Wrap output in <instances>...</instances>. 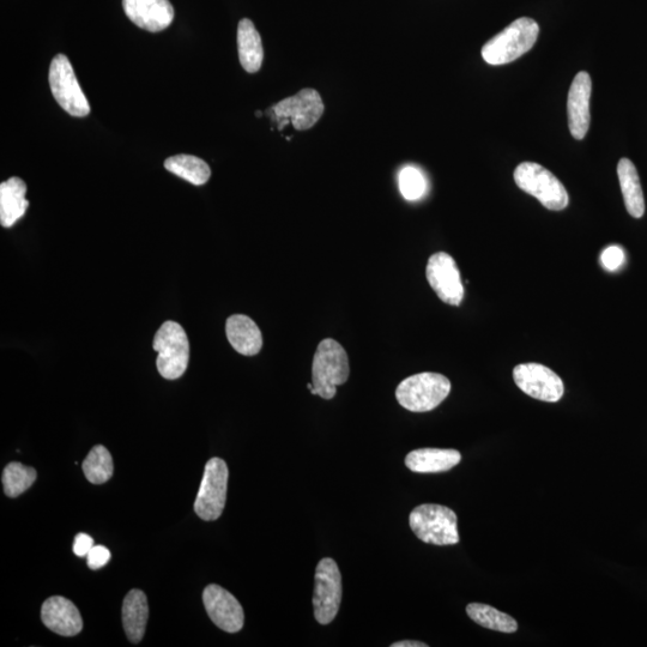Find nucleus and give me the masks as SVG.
Wrapping results in <instances>:
<instances>
[{
    "label": "nucleus",
    "mask_w": 647,
    "mask_h": 647,
    "mask_svg": "<svg viewBox=\"0 0 647 647\" xmlns=\"http://www.w3.org/2000/svg\"><path fill=\"white\" fill-rule=\"evenodd\" d=\"M153 349L157 353L156 367L161 377L175 380L183 377L189 366L190 343L183 328L178 323H163L157 330Z\"/></svg>",
    "instance_id": "39448f33"
},
{
    "label": "nucleus",
    "mask_w": 647,
    "mask_h": 647,
    "mask_svg": "<svg viewBox=\"0 0 647 647\" xmlns=\"http://www.w3.org/2000/svg\"><path fill=\"white\" fill-rule=\"evenodd\" d=\"M111 560V552L105 546H94L87 556L90 570H99Z\"/></svg>",
    "instance_id": "c85d7f7f"
},
{
    "label": "nucleus",
    "mask_w": 647,
    "mask_h": 647,
    "mask_svg": "<svg viewBox=\"0 0 647 647\" xmlns=\"http://www.w3.org/2000/svg\"><path fill=\"white\" fill-rule=\"evenodd\" d=\"M226 334L231 346L241 355L255 356L262 350V331L244 314H234L228 318Z\"/></svg>",
    "instance_id": "f3484780"
},
{
    "label": "nucleus",
    "mask_w": 647,
    "mask_h": 647,
    "mask_svg": "<svg viewBox=\"0 0 647 647\" xmlns=\"http://www.w3.org/2000/svg\"><path fill=\"white\" fill-rule=\"evenodd\" d=\"M513 379L520 390L538 401L556 403L564 396L561 378L540 364H522L513 370Z\"/></svg>",
    "instance_id": "f8f14e48"
},
{
    "label": "nucleus",
    "mask_w": 647,
    "mask_h": 647,
    "mask_svg": "<svg viewBox=\"0 0 647 647\" xmlns=\"http://www.w3.org/2000/svg\"><path fill=\"white\" fill-rule=\"evenodd\" d=\"M36 477H38V474H36L34 468L12 462L6 465L3 471L4 493L9 498L20 497L21 494L27 492L34 485Z\"/></svg>",
    "instance_id": "a878e982"
},
{
    "label": "nucleus",
    "mask_w": 647,
    "mask_h": 647,
    "mask_svg": "<svg viewBox=\"0 0 647 647\" xmlns=\"http://www.w3.org/2000/svg\"><path fill=\"white\" fill-rule=\"evenodd\" d=\"M324 110V102L317 90L302 89L298 94L278 102L271 108L270 114L280 124V130L290 123L295 130L306 131L319 122Z\"/></svg>",
    "instance_id": "9d476101"
},
{
    "label": "nucleus",
    "mask_w": 647,
    "mask_h": 647,
    "mask_svg": "<svg viewBox=\"0 0 647 647\" xmlns=\"http://www.w3.org/2000/svg\"><path fill=\"white\" fill-rule=\"evenodd\" d=\"M467 613L477 625L488 628V630L510 634L518 630L517 621L512 616L499 612L498 609L487 606V604L470 603Z\"/></svg>",
    "instance_id": "b1692460"
},
{
    "label": "nucleus",
    "mask_w": 647,
    "mask_h": 647,
    "mask_svg": "<svg viewBox=\"0 0 647 647\" xmlns=\"http://www.w3.org/2000/svg\"><path fill=\"white\" fill-rule=\"evenodd\" d=\"M591 93V77L588 72L580 71L574 77L567 99L568 128L578 141L585 138L590 128Z\"/></svg>",
    "instance_id": "4468645a"
},
{
    "label": "nucleus",
    "mask_w": 647,
    "mask_h": 647,
    "mask_svg": "<svg viewBox=\"0 0 647 647\" xmlns=\"http://www.w3.org/2000/svg\"><path fill=\"white\" fill-rule=\"evenodd\" d=\"M426 277L438 298L447 305L459 306L464 299V286L461 272L450 255L445 252L435 253L429 258Z\"/></svg>",
    "instance_id": "9b49d317"
},
{
    "label": "nucleus",
    "mask_w": 647,
    "mask_h": 647,
    "mask_svg": "<svg viewBox=\"0 0 647 647\" xmlns=\"http://www.w3.org/2000/svg\"><path fill=\"white\" fill-rule=\"evenodd\" d=\"M50 87L54 99L70 116L87 117L90 105L65 54L54 57L50 66Z\"/></svg>",
    "instance_id": "0eeeda50"
},
{
    "label": "nucleus",
    "mask_w": 647,
    "mask_h": 647,
    "mask_svg": "<svg viewBox=\"0 0 647 647\" xmlns=\"http://www.w3.org/2000/svg\"><path fill=\"white\" fill-rule=\"evenodd\" d=\"M540 27L528 17L518 18L482 48V58L489 65L515 62L535 46Z\"/></svg>",
    "instance_id": "f03ea898"
},
{
    "label": "nucleus",
    "mask_w": 647,
    "mask_h": 647,
    "mask_svg": "<svg viewBox=\"0 0 647 647\" xmlns=\"http://www.w3.org/2000/svg\"><path fill=\"white\" fill-rule=\"evenodd\" d=\"M27 185L21 178L12 177L0 185V223L4 228L15 226L29 207Z\"/></svg>",
    "instance_id": "6ab92c4d"
},
{
    "label": "nucleus",
    "mask_w": 647,
    "mask_h": 647,
    "mask_svg": "<svg viewBox=\"0 0 647 647\" xmlns=\"http://www.w3.org/2000/svg\"><path fill=\"white\" fill-rule=\"evenodd\" d=\"M451 382L443 374L425 372L404 379L398 385L396 398L403 408L413 413H427L445 401Z\"/></svg>",
    "instance_id": "7ed1b4c3"
},
{
    "label": "nucleus",
    "mask_w": 647,
    "mask_h": 647,
    "mask_svg": "<svg viewBox=\"0 0 647 647\" xmlns=\"http://www.w3.org/2000/svg\"><path fill=\"white\" fill-rule=\"evenodd\" d=\"M123 9L137 27L150 33L162 32L174 20V9L169 0H123Z\"/></svg>",
    "instance_id": "2eb2a0df"
},
{
    "label": "nucleus",
    "mask_w": 647,
    "mask_h": 647,
    "mask_svg": "<svg viewBox=\"0 0 647 647\" xmlns=\"http://www.w3.org/2000/svg\"><path fill=\"white\" fill-rule=\"evenodd\" d=\"M203 602L209 618L222 631L237 633L244 627V609L231 592L211 584L203 592Z\"/></svg>",
    "instance_id": "ddd939ff"
},
{
    "label": "nucleus",
    "mask_w": 647,
    "mask_h": 647,
    "mask_svg": "<svg viewBox=\"0 0 647 647\" xmlns=\"http://www.w3.org/2000/svg\"><path fill=\"white\" fill-rule=\"evenodd\" d=\"M462 455L451 449H419L405 457V465L413 473H445L461 463Z\"/></svg>",
    "instance_id": "a211bd4d"
},
{
    "label": "nucleus",
    "mask_w": 647,
    "mask_h": 647,
    "mask_svg": "<svg viewBox=\"0 0 647 647\" xmlns=\"http://www.w3.org/2000/svg\"><path fill=\"white\" fill-rule=\"evenodd\" d=\"M391 647H427V644L414 642V640H404V642L392 644Z\"/></svg>",
    "instance_id": "7c9ffc66"
},
{
    "label": "nucleus",
    "mask_w": 647,
    "mask_h": 647,
    "mask_svg": "<svg viewBox=\"0 0 647 647\" xmlns=\"http://www.w3.org/2000/svg\"><path fill=\"white\" fill-rule=\"evenodd\" d=\"M165 168L168 172L196 186L207 184L211 177L208 163L192 155L169 157L165 162Z\"/></svg>",
    "instance_id": "5701e85b"
},
{
    "label": "nucleus",
    "mask_w": 647,
    "mask_h": 647,
    "mask_svg": "<svg viewBox=\"0 0 647 647\" xmlns=\"http://www.w3.org/2000/svg\"><path fill=\"white\" fill-rule=\"evenodd\" d=\"M601 260L608 271H616L625 263V252L620 246H609L603 251Z\"/></svg>",
    "instance_id": "cd10ccee"
},
{
    "label": "nucleus",
    "mask_w": 647,
    "mask_h": 647,
    "mask_svg": "<svg viewBox=\"0 0 647 647\" xmlns=\"http://www.w3.org/2000/svg\"><path fill=\"white\" fill-rule=\"evenodd\" d=\"M410 528L422 542L452 546L459 542L458 519L449 507L426 504L415 507L409 517Z\"/></svg>",
    "instance_id": "20e7f679"
},
{
    "label": "nucleus",
    "mask_w": 647,
    "mask_h": 647,
    "mask_svg": "<svg viewBox=\"0 0 647 647\" xmlns=\"http://www.w3.org/2000/svg\"><path fill=\"white\" fill-rule=\"evenodd\" d=\"M350 374L349 359L340 343L332 338L319 343L312 365V395L323 399L336 396L337 386L347 383Z\"/></svg>",
    "instance_id": "f257e3e1"
},
{
    "label": "nucleus",
    "mask_w": 647,
    "mask_h": 647,
    "mask_svg": "<svg viewBox=\"0 0 647 647\" xmlns=\"http://www.w3.org/2000/svg\"><path fill=\"white\" fill-rule=\"evenodd\" d=\"M618 177L628 214L634 219H642L645 214L644 193L637 168L631 160L621 159L619 161Z\"/></svg>",
    "instance_id": "4be33fe9"
},
{
    "label": "nucleus",
    "mask_w": 647,
    "mask_h": 647,
    "mask_svg": "<svg viewBox=\"0 0 647 647\" xmlns=\"http://www.w3.org/2000/svg\"><path fill=\"white\" fill-rule=\"evenodd\" d=\"M399 191L407 201H419L427 192V180L419 168L407 166L398 175Z\"/></svg>",
    "instance_id": "bb28decb"
},
{
    "label": "nucleus",
    "mask_w": 647,
    "mask_h": 647,
    "mask_svg": "<svg viewBox=\"0 0 647 647\" xmlns=\"http://www.w3.org/2000/svg\"><path fill=\"white\" fill-rule=\"evenodd\" d=\"M41 620L52 632L63 637H75L83 630L80 610L62 596H53L42 604Z\"/></svg>",
    "instance_id": "dca6fc26"
},
{
    "label": "nucleus",
    "mask_w": 647,
    "mask_h": 647,
    "mask_svg": "<svg viewBox=\"0 0 647 647\" xmlns=\"http://www.w3.org/2000/svg\"><path fill=\"white\" fill-rule=\"evenodd\" d=\"M95 546L94 540L88 534H78L75 538L74 553L78 558H87L90 550Z\"/></svg>",
    "instance_id": "c756f323"
},
{
    "label": "nucleus",
    "mask_w": 647,
    "mask_h": 647,
    "mask_svg": "<svg viewBox=\"0 0 647 647\" xmlns=\"http://www.w3.org/2000/svg\"><path fill=\"white\" fill-rule=\"evenodd\" d=\"M229 470L221 458H211L205 465L203 480L197 499L195 512L207 522H213L221 517L227 501Z\"/></svg>",
    "instance_id": "6e6552de"
},
{
    "label": "nucleus",
    "mask_w": 647,
    "mask_h": 647,
    "mask_svg": "<svg viewBox=\"0 0 647 647\" xmlns=\"http://www.w3.org/2000/svg\"><path fill=\"white\" fill-rule=\"evenodd\" d=\"M314 388L313 384H307V389L312 390Z\"/></svg>",
    "instance_id": "2f4dec72"
},
{
    "label": "nucleus",
    "mask_w": 647,
    "mask_h": 647,
    "mask_svg": "<svg viewBox=\"0 0 647 647\" xmlns=\"http://www.w3.org/2000/svg\"><path fill=\"white\" fill-rule=\"evenodd\" d=\"M238 51L240 64L249 74H256L262 68L264 50L262 38L252 21L241 20L238 27Z\"/></svg>",
    "instance_id": "412c9836"
},
{
    "label": "nucleus",
    "mask_w": 647,
    "mask_h": 647,
    "mask_svg": "<svg viewBox=\"0 0 647 647\" xmlns=\"http://www.w3.org/2000/svg\"><path fill=\"white\" fill-rule=\"evenodd\" d=\"M515 181L520 190L538 199L548 210L561 211L570 203L565 186L538 163H520L515 171Z\"/></svg>",
    "instance_id": "423d86ee"
},
{
    "label": "nucleus",
    "mask_w": 647,
    "mask_h": 647,
    "mask_svg": "<svg viewBox=\"0 0 647 647\" xmlns=\"http://www.w3.org/2000/svg\"><path fill=\"white\" fill-rule=\"evenodd\" d=\"M83 473L93 485H104L112 479L114 473L113 459L105 446L93 447L82 465Z\"/></svg>",
    "instance_id": "393cba45"
},
{
    "label": "nucleus",
    "mask_w": 647,
    "mask_h": 647,
    "mask_svg": "<svg viewBox=\"0 0 647 647\" xmlns=\"http://www.w3.org/2000/svg\"><path fill=\"white\" fill-rule=\"evenodd\" d=\"M149 619L147 596L141 590H131L123 604V624L130 642L139 643L144 637Z\"/></svg>",
    "instance_id": "aec40b11"
},
{
    "label": "nucleus",
    "mask_w": 647,
    "mask_h": 647,
    "mask_svg": "<svg viewBox=\"0 0 647 647\" xmlns=\"http://www.w3.org/2000/svg\"><path fill=\"white\" fill-rule=\"evenodd\" d=\"M342 602V576L337 562L331 558L319 561L314 585V616L320 625L335 620Z\"/></svg>",
    "instance_id": "1a4fd4ad"
}]
</instances>
